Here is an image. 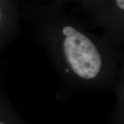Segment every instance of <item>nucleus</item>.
Instances as JSON below:
<instances>
[{"label":"nucleus","instance_id":"obj_2","mask_svg":"<svg viewBox=\"0 0 124 124\" xmlns=\"http://www.w3.org/2000/svg\"><path fill=\"white\" fill-rule=\"evenodd\" d=\"M0 34H2V37L6 41H10V40L16 39L19 37L5 22L3 14L0 8Z\"/></svg>","mask_w":124,"mask_h":124},{"label":"nucleus","instance_id":"obj_1","mask_svg":"<svg viewBox=\"0 0 124 124\" xmlns=\"http://www.w3.org/2000/svg\"><path fill=\"white\" fill-rule=\"evenodd\" d=\"M31 31L63 87L115 88L124 69L121 47L67 18L38 19L32 21Z\"/></svg>","mask_w":124,"mask_h":124},{"label":"nucleus","instance_id":"obj_3","mask_svg":"<svg viewBox=\"0 0 124 124\" xmlns=\"http://www.w3.org/2000/svg\"><path fill=\"white\" fill-rule=\"evenodd\" d=\"M0 124H8L5 123V122H4V121H0Z\"/></svg>","mask_w":124,"mask_h":124}]
</instances>
